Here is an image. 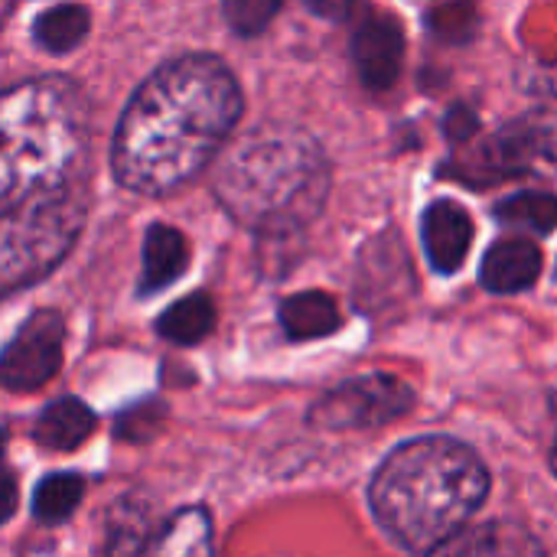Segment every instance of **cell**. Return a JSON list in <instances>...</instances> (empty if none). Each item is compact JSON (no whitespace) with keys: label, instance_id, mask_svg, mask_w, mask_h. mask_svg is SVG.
<instances>
[{"label":"cell","instance_id":"cell-1","mask_svg":"<svg viewBox=\"0 0 557 557\" xmlns=\"http://www.w3.org/2000/svg\"><path fill=\"white\" fill-rule=\"evenodd\" d=\"M242 117V88L232 69L206 52L163 62L127 101L111 170L140 196H163L199 176Z\"/></svg>","mask_w":557,"mask_h":557},{"label":"cell","instance_id":"cell-2","mask_svg":"<svg viewBox=\"0 0 557 557\" xmlns=\"http://www.w3.org/2000/svg\"><path fill=\"white\" fill-rule=\"evenodd\" d=\"M486 496V463L454 437H418L395 447L369 486L375 522L414 557H431L450 545Z\"/></svg>","mask_w":557,"mask_h":557},{"label":"cell","instance_id":"cell-3","mask_svg":"<svg viewBox=\"0 0 557 557\" xmlns=\"http://www.w3.org/2000/svg\"><path fill=\"white\" fill-rule=\"evenodd\" d=\"M212 189L242 225L261 235H297L330 196V163L300 127H255L222 153Z\"/></svg>","mask_w":557,"mask_h":557},{"label":"cell","instance_id":"cell-4","mask_svg":"<svg viewBox=\"0 0 557 557\" xmlns=\"http://www.w3.org/2000/svg\"><path fill=\"white\" fill-rule=\"evenodd\" d=\"M88 147V108L62 75L0 91V209L72 186Z\"/></svg>","mask_w":557,"mask_h":557},{"label":"cell","instance_id":"cell-5","mask_svg":"<svg viewBox=\"0 0 557 557\" xmlns=\"http://www.w3.org/2000/svg\"><path fill=\"white\" fill-rule=\"evenodd\" d=\"M85 212L88 199L75 183L0 212V294L42 281L78 242Z\"/></svg>","mask_w":557,"mask_h":557},{"label":"cell","instance_id":"cell-6","mask_svg":"<svg viewBox=\"0 0 557 557\" xmlns=\"http://www.w3.org/2000/svg\"><path fill=\"white\" fill-rule=\"evenodd\" d=\"M441 173L480 189L503 180H557V114L525 111L480 140L467 157L450 160Z\"/></svg>","mask_w":557,"mask_h":557},{"label":"cell","instance_id":"cell-7","mask_svg":"<svg viewBox=\"0 0 557 557\" xmlns=\"http://www.w3.org/2000/svg\"><path fill=\"white\" fill-rule=\"evenodd\" d=\"M414 408V388L388 372L359 375L330 388L313 408L310 424L323 431H372L405 418Z\"/></svg>","mask_w":557,"mask_h":557},{"label":"cell","instance_id":"cell-8","mask_svg":"<svg viewBox=\"0 0 557 557\" xmlns=\"http://www.w3.org/2000/svg\"><path fill=\"white\" fill-rule=\"evenodd\" d=\"M65 323L55 310H36L0 352V385L7 392H36L62 366Z\"/></svg>","mask_w":557,"mask_h":557},{"label":"cell","instance_id":"cell-9","mask_svg":"<svg viewBox=\"0 0 557 557\" xmlns=\"http://www.w3.org/2000/svg\"><path fill=\"white\" fill-rule=\"evenodd\" d=\"M352 62L366 88L388 91L401 78L405 29L392 13L369 10L352 33Z\"/></svg>","mask_w":557,"mask_h":557},{"label":"cell","instance_id":"cell-10","mask_svg":"<svg viewBox=\"0 0 557 557\" xmlns=\"http://www.w3.org/2000/svg\"><path fill=\"white\" fill-rule=\"evenodd\" d=\"M421 242L437 274H457L473 248V219L454 199H434L421 215Z\"/></svg>","mask_w":557,"mask_h":557},{"label":"cell","instance_id":"cell-11","mask_svg":"<svg viewBox=\"0 0 557 557\" xmlns=\"http://www.w3.org/2000/svg\"><path fill=\"white\" fill-rule=\"evenodd\" d=\"M414 287V274L408 264V251L395 235L375 238L359 264V297L372 307H385L405 297V290Z\"/></svg>","mask_w":557,"mask_h":557},{"label":"cell","instance_id":"cell-12","mask_svg":"<svg viewBox=\"0 0 557 557\" xmlns=\"http://www.w3.org/2000/svg\"><path fill=\"white\" fill-rule=\"evenodd\" d=\"M542 274V248L529 238H499L480 268V284L490 294H522Z\"/></svg>","mask_w":557,"mask_h":557},{"label":"cell","instance_id":"cell-13","mask_svg":"<svg viewBox=\"0 0 557 557\" xmlns=\"http://www.w3.org/2000/svg\"><path fill=\"white\" fill-rule=\"evenodd\" d=\"M153 539V506L124 493L104 512V557H140Z\"/></svg>","mask_w":557,"mask_h":557},{"label":"cell","instance_id":"cell-14","mask_svg":"<svg viewBox=\"0 0 557 557\" xmlns=\"http://www.w3.org/2000/svg\"><path fill=\"white\" fill-rule=\"evenodd\" d=\"M189 264V242L173 225H153L144 238V274L140 294H157L170 287Z\"/></svg>","mask_w":557,"mask_h":557},{"label":"cell","instance_id":"cell-15","mask_svg":"<svg viewBox=\"0 0 557 557\" xmlns=\"http://www.w3.org/2000/svg\"><path fill=\"white\" fill-rule=\"evenodd\" d=\"M281 326L290 339L304 343V339H323L330 333H336L343 326V313L336 307V300L323 290H304L294 294L287 300H281Z\"/></svg>","mask_w":557,"mask_h":557},{"label":"cell","instance_id":"cell-16","mask_svg":"<svg viewBox=\"0 0 557 557\" xmlns=\"http://www.w3.org/2000/svg\"><path fill=\"white\" fill-rule=\"evenodd\" d=\"M91 431H95L91 408L82 405L78 398H59L39 414L33 437L46 450H75L91 437Z\"/></svg>","mask_w":557,"mask_h":557},{"label":"cell","instance_id":"cell-17","mask_svg":"<svg viewBox=\"0 0 557 557\" xmlns=\"http://www.w3.org/2000/svg\"><path fill=\"white\" fill-rule=\"evenodd\" d=\"M450 557H545V548L525 525L499 519L467 535Z\"/></svg>","mask_w":557,"mask_h":557},{"label":"cell","instance_id":"cell-18","mask_svg":"<svg viewBox=\"0 0 557 557\" xmlns=\"http://www.w3.org/2000/svg\"><path fill=\"white\" fill-rule=\"evenodd\" d=\"M147 557H215L209 512L199 506L176 512L150 545Z\"/></svg>","mask_w":557,"mask_h":557},{"label":"cell","instance_id":"cell-19","mask_svg":"<svg viewBox=\"0 0 557 557\" xmlns=\"http://www.w3.org/2000/svg\"><path fill=\"white\" fill-rule=\"evenodd\" d=\"M215 326V304L209 294H189L183 300H176L160 320H157V333L176 346H196L199 339H206Z\"/></svg>","mask_w":557,"mask_h":557},{"label":"cell","instance_id":"cell-20","mask_svg":"<svg viewBox=\"0 0 557 557\" xmlns=\"http://www.w3.org/2000/svg\"><path fill=\"white\" fill-rule=\"evenodd\" d=\"M88 10L78 3H62V7H49L36 16L33 23V36L36 42L52 52V55H65L72 52L85 36H88Z\"/></svg>","mask_w":557,"mask_h":557},{"label":"cell","instance_id":"cell-21","mask_svg":"<svg viewBox=\"0 0 557 557\" xmlns=\"http://www.w3.org/2000/svg\"><path fill=\"white\" fill-rule=\"evenodd\" d=\"M496 222L506 228L548 235L557 228V196L542 189H522L496 206Z\"/></svg>","mask_w":557,"mask_h":557},{"label":"cell","instance_id":"cell-22","mask_svg":"<svg viewBox=\"0 0 557 557\" xmlns=\"http://www.w3.org/2000/svg\"><path fill=\"white\" fill-rule=\"evenodd\" d=\"M85 493V480L78 473H52L33 493V516L42 522H65Z\"/></svg>","mask_w":557,"mask_h":557},{"label":"cell","instance_id":"cell-23","mask_svg":"<svg viewBox=\"0 0 557 557\" xmlns=\"http://www.w3.org/2000/svg\"><path fill=\"white\" fill-rule=\"evenodd\" d=\"M277 10H281L277 0H228L222 7L228 26L238 36H258L271 23V16H277Z\"/></svg>","mask_w":557,"mask_h":557},{"label":"cell","instance_id":"cell-24","mask_svg":"<svg viewBox=\"0 0 557 557\" xmlns=\"http://www.w3.org/2000/svg\"><path fill=\"white\" fill-rule=\"evenodd\" d=\"M476 131H480V117H476V111H470L467 104L450 108V114H447V121H444V134H447V140L463 144V140H470Z\"/></svg>","mask_w":557,"mask_h":557},{"label":"cell","instance_id":"cell-25","mask_svg":"<svg viewBox=\"0 0 557 557\" xmlns=\"http://www.w3.org/2000/svg\"><path fill=\"white\" fill-rule=\"evenodd\" d=\"M16 499H20V493H16V480H13V473H10V470H3V463H0V525L16 512Z\"/></svg>","mask_w":557,"mask_h":557},{"label":"cell","instance_id":"cell-26","mask_svg":"<svg viewBox=\"0 0 557 557\" xmlns=\"http://www.w3.org/2000/svg\"><path fill=\"white\" fill-rule=\"evenodd\" d=\"M310 10L323 13V16H346L352 7H346V3H310Z\"/></svg>","mask_w":557,"mask_h":557},{"label":"cell","instance_id":"cell-27","mask_svg":"<svg viewBox=\"0 0 557 557\" xmlns=\"http://www.w3.org/2000/svg\"><path fill=\"white\" fill-rule=\"evenodd\" d=\"M552 473L557 476V434H555V444H552Z\"/></svg>","mask_w":557,"mask_h":557},{"label":"cell","instance_id":"cell-28","mask_svg":"<svg viewBox=\"0 0 557 557\" xmlns=\"http://www.w3.org/2000/svg\"><path fill=\"white\" fill-rule=\"evenodd\" d=\"M3 441H7V437H3V431H0V457H3Z\"/></svg>","mask_w":557,"mask_h":557},{"label":"cell","instance_id":"cell-29","mask_svg":"<svg viewBox=\"0 0 557 557\" xmlns=\"http://www.w3.org/2000/svg\"><path fill=\"white\" fill-rule=\"evenodd\" d=\"M555 277H557V271H555Z\"/></svg>","mask_w":557,"mask_h":557}]
</instances>
